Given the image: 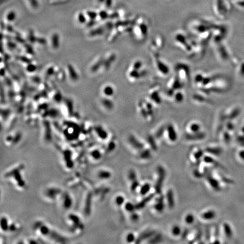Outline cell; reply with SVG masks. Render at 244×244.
<instances>
[{
  "label": "cell",
  "instance_id": "1",
  "mask_svg": "<svg viewBox=\"0 0 244 244\" xmlns=\"http://www.w3.org/2000/svg\"><path fill=\"white\" fill-rule=\"evenodd\" d=\"M157 174H158V178H157V182L155 184L154 189H155L156 193L158 194H160L162 192V186H163L164 180L166 178V172L165 169L162 166H158L157 167Z\"/></svg>",
  "mask_w": 244,
  "mask_h": 244
},
{
  "label": "cell",
  "instance_id": "2",
  "mask_svg": "<svg viewBox=\"0 0 244 244\" xmlns=\"http://www.w3.org/2000/svg\"><path fill=\"white\" fill-rule=\"evenodd\" d=\"M206 178L208 182V184H210V186H211V188L213 190L216 192H219L221 190L222 188L220 187L219 182L216 178H213L211 176V174L206 175Z\"/></svg>",
  "mask_w": 244,
  "mask_h": 244
},
{
  "label": "cell",
  "instance_id": "3",
  "mask_svg": "<svg viewBox=\"0 0 244 244\" xmlns=\"http://www.w3.org/2000/svg\"><path fill=\"white\" fill-rule=\"evenodd\" d=\"M186 139L189 141H198L203 140L206 137V134L204 132H198L192 133H187L186 135Z\"/></svg>",
  "mask_w": 244,
  "mask_h": 244
},
{
  "label": "cell",
  "instance_id": "4",
  "mask_svg": "<svg viewBox=\"0 0 244 244\" xmlns=\"http://www.w3.org/2000/svg\"><path fill=\"white\" fill-rule=\"evenodd\" d=\"M156 233V231L154 230H149V231H145V232H142L141 234H140L139 237L136 239L135 243L136 244L141 243L143 241L148 239V238H150L151 237H153Z\"/></svg>",
  "mask_w": 244,
  "mask_h": 244
},
{
  "label": "cell",
  "instance_id": "5",
  "mask_svg": "<svg viewBox=\"0 0 244 244\" xmlns=\"http://www.w3.org/2000/svg\"><path fill=\"white\" fill-rule=\"evenodd\" d=\"M164 197L163 195H160L157 198L156 204L154 206V208L158 212H162L164 211L165 205L164 204Z\"/></svg>",
  "mask_w": 244,
  "mask_h": 244
},
{
  "label": "cell",
  "instance_id": "6",
  "mask_svg": "<svg viewBox=\"0 0 244 244\" xmlns=\"http://www.w3.org/2000/svg\"><path fill=\"white\" fill-rule=\"evenodd\" d=\"M128 140H129V142L130 143V144L132 146L133 148L140 150V151L144 149V144H142V142L139 141V140L135 137H134L133 135H131Z\"/></svg>",
  "mask_w": 244,
  "mask_h": 244
},
{
  "label": "cell",
  "instance_id": "7",
  "mask_svg": "<svg viewBox=\"0 0 244 244\" xmlns=\"http://www.w3.org/2000/svg\"><path fill=\"white\" fill-rule=\"evenodd\" d=\"M155 194L154 193L150 194L149 196L145 197L143 200L139 202L137 204L135 205L136 210H141L147 204L150 202L154 197Z\"/></svg>",
  "mask_w": 244,
  "mask_h": 244
},
{
  "label": "cell",
  "instance_id": "8",
  "mask_svg": "<svg viewBox=\"0 0 244 244\" xmlns=\"http://www.w3.org/2000/svg\"><path fill=\"white\" fill-rule=\"evenodd\" d=\"M168 132V136L171 142H175L178 139V134L175 131V128L172 126L169 125L167 128Z\"/></svg>",
  "mask_w": 244,
  "mask_h": 244
},
{
  "label": "cell",
  "instance_id": "9",
  "mask_svg": "<svg viewBox=\"0 0 244 244\" xmlns=\"http://www.w3.org/2000/svg\"><path fill=\"white\" fill-rule=\"evenodd\" d=\"M166 198L167 201L168 206L170 209H172L175 206V200H174V195L173 190H168L166 194Z\"/></svg>",
  "mask_w": 244,
  "mask_h": 244
},
{
  "label": "cell",
  "instance_id": "10",
  "mask_svg": "<svg viewBox=\"0 0 244 244\" xmlns=\"http://www.w3.org/2000/svg\"><path fill=\"white\" fill-rule=\"evenodd\" d=\"M203 159H204V162H205L207 163L212 164L214 166H215L216 167L219 168H221V169L224 168L223 166L218 161L215 160L210 156H204V157H203Z\"/></svg>",
  "mask_w": 244,
  "mask_h": 244
},
{
  "label": "cell",
  "instance_id": "11",
  "mask_svg": "<svg viewBox=\"0 0 244 244\" xmlns=\"http://www.w3.org/2000/svg\"><path fill=\"white\" fill-rule=\"evenodd\" d=\"M205 152L215 156H219L223 153V150L219 147H208L206 148Z\"/></svg>",
  "mask_w": 244,
  "mask_h": 244
},
{
  "label": "cell",
  "instance_id": "12",
  "mask_svg": "<svg viewBox=\"0 0 244 244\" xmlns=\"http://www.w3.org/2000/svg\"><path fill=\"white\" fill-rule=\"evenodd\" d=\"M223 231L225 234V236L228 238H231L233 237V232L231 226L228 223H224L223 224Z\"/></svg>",
  "mask_w": 244,
  "mask_h": 244
},
{
  "label": "cell",
  "instance_id": "13",
  "mask_svg": "<svg viewBox=\"0 0 244 244\" xmlns=\"http://www.w3.org/2000/svg\"><path fill=\"white\" fill-rule=\"evenodd\" d=\"M216 214L215 211L210 210L208 211L204 212L201 215V218L205 220H212L214 219L216 217Z\"/></svg>",
  "mask_w": 244,
  "mask_h": 244
},
{
  "label": "cell",
  "instance_id": "14",
  "mask_svg": "<svg viewBox=\"0 0 244 244\" xmlns=\"http://www.w3.org/2000/svg\"><path fill=\"white\" fill-rule=\"evenodd\" d=\"M139 157L141 160H149L152 158V154L149 149H143L140 150L139 154Z\"/></svg>",
  "mask_w": 244,
  "mask_h": 244
},
{
  "label": "cell",
  "instance_id": "15",
  "mask_svg": "<svg viewBox=\"0 0 244 244\" xmlns=\"http://www.w3.org/2000/svg\"><path fill=\"white\" fill-rule=\"evenodd\" d=\"M63 205L65 208H69L70 206L72 205V200L71 197H69V194L65 193V195L63 196Z\"/></svg>",
  "mask_w": 244,
  "mask_h": 244
},
{
  "label": "cell",
  "instance_id": "16",
  "mask_svg": "<svg viewBox=\"0 0 244 244\" xmlns=\"http://www.w3.org/2000/svg\"><path fill=\"white\" fill-rule=\"evenodd\" d=\"M163 241V237L161 234H155L153 237L150 238V240L149 241L150 244H158L160 243Z\"/></svg>",
  "mask_w": 244,
  "mask_h": 244
},
{
  "label": "cell",
  "instance_id": "17",
  "mask_svg": "<svg viewBox=\"0 0 244 244\" xmlns=\"http://www.w3.org/2000/svg\"><path fill=\"white\" fill-rule=\"evenodd\" d=\"M96 132L99 138L105 139L107 137V133L102 127L100 126L96 128Z\"/></svg>",
  "mask_w": 244,
  "mask_h": 244
},
{
  "label": "cell",
  "instance_id": "18",
  "mask_svg": "<svg viewBox=\"0 0 244 244\" xmlns=\"http://www.w3.org/2000/svg\"><path fill=\"white\" fill-rule=\"evenodd\" d=\"M147 141L149 144L152 150L154 151H157L158 149V147H157V144L154 138L153 137V136L151 135H149L147 138Z\"/></svg>",
  "mask_w": 244,
  "mask_h": 244
},
{
  "label": "cell",
  "instance_id": "19",
  "mask_svg": "<svg viewBox=\"0 0 244 244\" xmlns=\"http://www.w3.org/2000/svg\"><path fill=\"white\" fill-rule=\"evenodd\" d=\"M150 188H151V185L149 183H145L141 186L140 193L142 196H145L149 192Z\"/></svg>",
  "mask_w": 244,
  "mask_h": 244
},
{
  "label": "cell",
  "instance_id": "20",
  "mask_svg": "<svg viewBox=\"0 0 244 244\" xmlns=\"http://www.w3.org/2000/svg\"><path fill=\"white\" fill-rule=\"evenodd\" d=\"M98 176L99 178L101 179H109L111 178V174L109 171H107L105 170H101L99 171L98 174Z\"/></svg>",
  "mask_w": 244,
  "mask_h": 244
},
{
  "label": "cell",
  "instance_id": "21",
  "mask_svg": "<svg viewBox=\"0 0 244 244\" xmlns=\"http://www.w3.org/2000/svg\"><path fill=\"white\" fill-rule=\"evenodd\" d=\"M51 43H52V46L54 48H57L59 47V36H58L57 34H54L52 36V39H51Z\"/></svg>",
  "mask_w": 244,
  "mask_h": 244
},
{
  "label": "cell",
  "instance_id": "22",
  "mask_svg": "<svg viewBox=\"0 0 244 244\" xmlns=\"http://www.w3.org/2000/svg\"><path fill=\"white\" fill-rule=\"evenodd\" d=\"M1 229L4 230V231H7L10 228V226H9L8 224V220L6 218L1 219Z\"/></svg>",
  "mask_w": 244,
  "mask_h": 244
},
{
  "label": "cell",
  "instance_id": "23",
  "mask_svg": "<svg viewBox=\"0 0 244 244\" xmlns=\"http://www.w3.org/2000/svg\"><path fill=\"white\" fill-rule=\"evenodd\" d=\"M103 94L105 95L106 96L110 97L114 94V89L111 87L107 86L103 89Z\"/></svg>",
  "mask_w": 244,
  "mask_h": 244
},
{
  "label": "cell",
  "instance_id": "24",
  "mask_svg": "<svg viewBox=\"0 0 244 244\" xmlns=\"http://www.w3.org/2000/svg\"><path fill=\"white\" fill-rule=\"evenodd\" d=\"M171 232L174 236H178L182 233V230L178 226H174L172 228Z\"/></svg>",
  "mask_w": 244,
  "mask_h": 244
},
{
  "label": "cell",
  "instance_id": "25",
  "mask_svg": "<svg viewBox=\"0 0 244 244\" xmlns=\"http://www.w3.org/2000/svg\"><path fill=\"white\" fill-rule=\"evenodd\" d=\"M204 150H202L199 149L197 150V152H196L194 154V159L196 160H200L202 158L204 157Z\"/></svg>",
  "mask_w": 244,
  "mask_h": 244
},
{
  "label": "cell",
  "instance_id": "26",
  "mask_svg": "<svg viewBox=\"0 0 244 244\" xmlns=\"http://www.w3.org/2000/svg\"><path fill=\"white\" fill-rule=\"evenodd\" d=\"M194 216L192 214H188L186 215L185 218V222L188 224H191L194 222Z\"/></svg>",
  "mask_w": 244,
  "mask_h": 244
},
{
  "label": "cell",
  "instance_id": "27",
  "mask_svg": "<svg viewBox=\"0 0 244 244\" xmlns=\"http://www.w3.org/2000/svg\"><path fill=\"white\" fill-rule=\"evenodd\" d=\"M124 208L127 211L130 212H131V213L133 212L136 209L135 205L132 204L131 202H127L124 205Z\"/></svg>",
  "mask_w": 244,
  "mask_h": 244
},
{
  "label": "cell",
  "instance_id": "28",
  "mask_svg": "<svg viewBox=\"0 0 244 244\" xmlns=\"http://www.w3.org/2000/svg\"><path fill=\"white\" fill-rule=\"evenodd\" d=\"M164 131H165V127H160L156 133V135H155L156 138L157 139H160L162 137L163 135Z\"/></svg>",
  "mask_w": 244,
  "mask_h": 244
},
{
  "label": "cell",
  "instance_id": "29",
  "mask_svg": "<svg viewBox=\"0 0 244 244\" xmlns=\"http://www.w3.org/2000/svg\"><path fill=\"white\" fill-rule=\"evenodd\" d=\"M15 18H16V14L14 11H10L6 15V19L9 22H13L15 21Z\"/></svg>",
  "mask_w": 244,
  "mask_h": 244
},
{
  "label": "cell",
  "instance_id": "30",
  "mask_svg": "<svg viewBox=\"0 0 244 244\" xmlns=\"http://www.w3.org/2000/svg\"><path fill=\"white\" fill-rule=\"evenodd\" d=\"M124 201H125V200H124V197L122 196H117L115 198V204H116L117 206H122V205L124 204Z\"/></svg>",
  "mask_w": 244,
  "mask_h": 244
},
{
  "label": "cell",
  "instance_id": "31",
  "mask_svg": "<svg viewBox=\"0 0 244 244\" xmlns=\"http://www.w3.org/2000/svg\"><path fill=\"white\" fill-rule=\"evenodd\" d=\"M73 67H69V76L70 77L73 79V80H77V79L78 78V75L77 74V73H75V70L73 69Z\"/></svg>",
  "mask_w": 244,
  "mask_h": 244
},
{
  "label": "cell",
  "instance_id": "32",
  "mask_svg": "<svg viewBox=\"0 0 244 244\" xmlns=\"http://www.w3.org/2000/svg\"><path fill=\"white\" fill-rule=\"evenodd\" d=\"M200 126L198 124H197V123H193L190 127V131L193 132V133L200 132Z\"/></svg>",
  "mask_w": 244,
  "mask_h": 244
},
{
  "label": "cell",
  "instance_id": "33",
  "mask_svg": "<svg viewBox=\"0 0 244 244\" xmlns=\"http://www.w3.org/2000/svg\"><path fill=\"white\" fill-rule=\"evenodd\" d=\"M128 178H129V179H130L131 182H133V181H134V180H137V175H136V172H135L134 170H131L129 171V173H128Z\"/></svg>",
  "mask_w": 244,
  "mask_h": 244
},
{
  "label": "cell",
  "instance_id": "34",
  "mask_svg": "<svg viewBox=\"0 0 244 244\" xmlns=\"http://www.w3.org/2000/svg\"><path fill=\"white\" fill-rule=\"evenodd\" d=\"M139 186H140V184H139V182L137 181V180H136L132 182L131 185V190L132 192H135L137 189V188L139 187Z\"/></svg>",
  "mask_w": 244,
  "mask_h": 244
},
{
  "label": "cell",
  "instance_id": "35",
  "mask_svg": "<svg viewBox=\"0 0 244 244\" xmlns=\"http://www.w3.org/2000/svg\"><path fill=\"white\" fill-rule=\"evenodd\" d=\"M220 178L221 180L223 182H224L225 184H230L233 183V181L232 180H231V178H227L225 176H224L222 174L220 175Z\"/></svg>",
  "mask_w": 244,
  "mask_h": 244
},
{
  "label": "cell",
  "instance_id": "36",
  "mask_svg": "<svg viewBox=\"0 0 244 244\" xmlns=\"http://www.w3.org/2000/svg\"><path fill=\"white\" fill-rule=\"evenodd\" d=\"M91 156L94 160H99L101 157V154L99 150H94L92 152Z\"/></svg>",
  "mask_w": 244,
  "mask_h": 244
},
{
  "label": "cell",
  "instance_id": "37",
  "mask_svg": "<svg viewBox=\"0 0 244 244\" xmlns=\"http://www.w3.org/2000/svg\"><path fill=\"white\" fill-rule=\"evenodd\" d=\"M135 238H135V235L133 233H128L126 236V241L129 243L133 242L135 240Z\"/></svg>",
  "mask_w": 244,
  "mask_h": 244
},
{
  "label": "cell",
  "instance_id": "38",
  "mask_svg": "<svg viewBox=\"0 0 244 244\" xmlns=\"http://www.w3.org/2000/svg\"><path fill=\"white\" fill-rule=\"evenodd\" d=\"M237 157L241 161L244 162V148L238 150L237 152Z\"/></svg>",
  "mask_w": 244,
  "mask_h": 244
},
{
  "label": "cell",
  "instance_id": "39",
  "mask_svg": "<svg viewBox=\"0 0 244 244\" xmlns=\"http://www.w3.org/2000/svg\"><path fill=\"white\" fill-rule=\"evenodd\" d=\"M77 19L80 23H84L86 22V18L83 13H79V14L77 16Z\"/></svg>",
  "mask_w": 244,
  "mask_h": 244
},
{
  "label": "cell",
  "instance_id": "40",
  "mask_svg": "<svg viewBox=\"0 0 244 244\" xmlns=\"http://www.w3.org/2000/svg\"><path fill=\"white\" fill-rule=\"evenodd\" d=\"M193 175L197 178H201L203 177V174L198 169H195L193 171Z\"/></svg>",
  "mask_w": 244,
  "mask_h": 244
},
{
  "label": "cell",
  "instance_id": "41",
  "mask_svg": "<svg viewBox=\"0 0 244 244\" xmlns=\"http://www.w3.org/2000/svg\"><path fill=\"white\" fill-rule=\"evenodd\" d=\"M223 137H224V140L226 143H229L231 141V136L228 132H224V135H223Z\"/></svg>",
  "mask_w": 244,
  "mask_h": 244
},
{
  "label": "cell",
  "instance_id": "42",
  "mask_svg": "<svg viewBox=\"0 0 244 244\" xmlns=\"http://www.w3.org/2000/svg\"><path fill=\"white\" fill-rule=\"evenodd\" d=\"M202 231H201V230L200 229H199V230L197 231V233H196V237H195V240H194V241H193V243L196 240H201V237H202Z\"/></svg>",
  "mask_w": 244,
  "mask_h": 244
},
{
  "label": "cell",
  "instance_id": "43",
  "mask_svg": "<svg viewBox=\"0 0 244 244\" xmlns=\"http://www.w3.org/2000/svg\"><path fill=\"white\" fill-rule=\"evenodd\" d=\"M29 3L31 4V6L33 8H37L39 6V3L37 0H28Z\"/></svg>",
  "mask_w": 244,
  "mask_h": 244
},
{
  "label": "cell",
  "instance_id": "44",
  "mask_svg": "<svg viewBox=\"0 0 244 244\" xmlns=\"http://www.w3.org/2000/svg\"><path fill=\"white\" fill-rule=\"evenodd\" d=\"M88 16L91 19H95L97 17V13L93 11H89L87 13Z\"/></svg>",
  "mask_w": 244,
  "mask_h": 244
},
{
  "label": "cell",
  "instance_id": "45",
  "mask_svg": "<svg viewBox=\"0 0 244 244\" xmlns=\"http://www.w3.org/2000/svg\"><path fill=\"white\" fill-rule=\"evenodd\" d=\"M131 218L133 221H137L139 218V215H137L136 213H135L134 212H132L131 215Z\"/></svg>",
  "mask_w": 244,
  "mask_h": 244
},
{
  "label": "cell",
  "instance_id": "46",
  "mask_svg": "<svg viewBox=\"0 0 244 244\" xmlns=\"http://www.w3.org/2000/svg\"><path fill=\"white\" fill-rule=\"evenodd\" d=\"M189 230L188 229H186V230H184V231H183V232H182V240H184V239H185L186 238L187 236H188V234H189Z\"/></svg>",
  "mask_w": 244,
  "mask_h": 244
},
{
  "label": "cell",
  "instance_id": "47",
  "mask_svg": "<svg viewBox=\"0 0 244 244\" xmlns=\"http://www.w3.org/2000/svg\"><path fill=\"white\" fill-rule=\"evenodd\" d=\"M115 148V144L114 143V142H110L107 150L110 152H111L114 150Z\"/></svg>",
  "mask_w": 244,
  "mask_h": 244
},
{
  "label": "cell",
  "instance_id": "48",
  "mask_svg": "<svg viewBox=\"0 0 244 244\" xmlns=\"http://www.w3.org/2000/svg\"><path fill=\"white\" fill-rule=\"evenodd\" d=\"M99 15H100V17L101 18V19H105L106 16H107V13H106L105 11H102L100 13Z\"/></svg>",
  "mask_w": 244,
  "mask_h": 244
},
{
  "label": "cell",
  "instance_id": "49",
  "mask_svg": "<svg viewBox=\"0 0 244 244\" xmlns=\"http://www.w3.org/2000/svg\"><path fill=\"white\" fill-rule=\"evenodd\" d=\"M214 236L216 237H218L219 236V229L218 227H216L215 228V231H214Z\"/></svg>",
  "mask_w": 244,
  "mask_h": 244
},
{
  "label": "cell",
  "instance_id": "50",
  "mask_svg": "<svg viewBox=\"0 0 244 244\" xmlns=\"http://www.w3.org/2000/svg\"><path fill=\"white\" fill-rule=\"evenodd\" d=\"M206 238L207 240H210V230H206Z\"/></svg>",
  "mask_w": 244,
  "mask_h": 244
},
{
  "label": "cell",
  "instance_id": "51",
  "mask_svg": "<svg viewBox=\"0 0 244 244\" xmlns=\"http://www.w3.org/2000/svg\"><path fill=\"white\" fill-rule=\"evenodd\" d=\"M111 4V0H106V5L107 7H109Z\"/></svg>",
  "mask_w": 244,
  "mask_h": 244
},
{
  "label": "cell",
  "instance_id": "52",
  "mask_svg": "<svg viewBox=\"0 0 244 244\" xmlns=\"http://www.w3.org/2000/svg\"><path fill=\"white\" fill-rule=\"evenodd\" d=\"M99 2H103L105 0H99Z\"/></svg>",
  "mask_w": 244,
  "mask_h": 244
}]
</instances>
